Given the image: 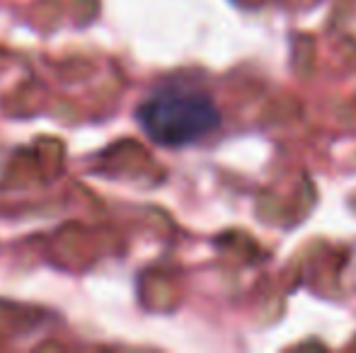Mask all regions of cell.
Returning a JSON list of instances; mask_svg holds the SVG:
<instances>
[{"label":"cell","mask_w":356,"mask_h":353,"mask_svg":"<svg viewBox=\"0 0 356 353\" xmlns=\"http://www.w3.org/2000/svg\"><path fill=\"white\" fill-rule=\"evenodd\" d=\"M136 117L145 136L168 148L197 143L220 126V112L207 92L177 85L150 94Z\"/></svg>","instance_id":"1"}]
</instances>
